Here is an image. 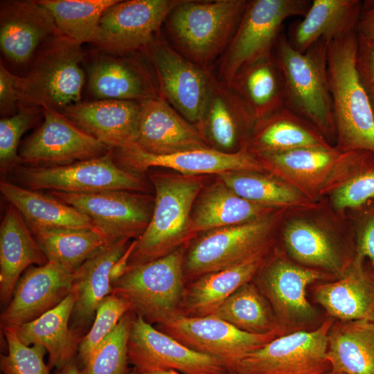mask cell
Wrapping results in <instances>:
<instances>
[{
    "instance_id": "6da1fadb",
    "label": "cell",
    "mask_w": 374,
    "mask_h": 374,
    "mask_svg": "<svg viewBox=\"0 0 374 374\" xmlns=\"http://www.w3.org/2000/svg\"><path fill=\"white\" fill-rule=\"evenodd\" d=\"M358 36L353 31L328 43L327 72L337 148L374 153V115L356 66Z\"/></svg>"
},
{
    "instance_id": "7a4b0ae2",
    "label": "cell",
    "mask_w": 374,
    "mask_h": 374,
    "mask_svg": "<svg viewBox=\"0 0 374 374\" xmlns=\"http://www.w3.org/2000/svg\"><path fill=\"white\" fill-rule=\"evenodd\" d=\"M150 179L155 189L152 215L145 230L133 242L128 267L165 256L186 244L194 235L191 216L202 179L157 173Z\"/></svg>"
},
{
    "instance_id": "3957f363",
    "label": "cell",
    "mask_w": 374,
    "mask_h": 374,
    "mask_svg": "<svg viewBox=\"0 0 374 374\" xmlns=\"http://www.w3.org/2000/svg\"><path fill=\"white\" fill-rule=\"evenodd\" d=\"M247 0H179L164 24L171 45L182 55L211 70L223 55Z\"/></svg>"
},
{
    "instance_id": "277c9868",
    "label": "cell",
    "mask_w": 374,
    "mask_h": 374,
    "mask_svg": "<svg viewBox=\"0 0 374 374\" xmlns=\"http://www.w3.org/2000/svg\"><path fill=\"white\" fill-rule=\"evenodd\" d=\"M328 43L321 39L301 53L282 33L274 57L283 78L285 107L311 123L330 143L335 140V129L327 72Z\"/></svg>"
},
{
    "instance_id": "5b68a950",
    "label": "cell",
    "mask_w": 374,
    "mask_h": 374,
    "mask_svg": "<svg viewBox=\"0 0 374 374\" xmlns=\"http://www.w3.org/2000/svg\"><path fill=\"white\" fill-rule=\"evenodd\" d=\"M83 60L79 43L62 33L48 39L26 75L19 77V107L46 106L61 112L80 103L84 84Z\"/></svg>"
},
{
    "instance_id": "8992f818",
    "label": "cell",
    "mask_w": 374,
    "mask_h": 374,
    "mask_svg": "<svg viewBox=\"0 0 374 374\" xmlns=\"http://www.w3.org/2000/svg\"><path fill=\"white\" fill-rule=\"evenodd\" d=\"M186 249L184 244L165 256L128 267L112 285V294L125 301L131 312L152 325L181 314Z\"/></svg>"
},
{
    "instance_id": "52a82bcc",
    "label": "cell",
    "mask_w": 374,
    "mask_h": 374,
    "mask_svg": "<svg viewBox=\"0 0 374 374\" xmlns=\"http://www.w3.org/2000/svg\"><path fill=\"white\" fill-rule=\"evenodd\" d=\"M308 0H251L221 57L218 80L231 86L236 75L247 66L274 55L284 22L303 17Z\"/></svg>"
},
{
    "instance_id": "ba28073f",
    "label": "cell",
    "mask_w": 374,
    "mask_h": 374,
    "mask_svg": "<svg viewBox=\"0 0 374 374\" xmlns=\"http://www.w3.org/2000/svg\"><path fill=\"white\" fill-rule=\"evenodd\" d=\"M19 186L33 190L90 193L104 190L142 191L146 188L139 174L121 167L113 149L100 157L64 166H18L11 172Z\"/></svg>"
},
{
    "instance_id": "9c48e42d",
    "label": "cell",
    "mask_w": 374,
    "mask_h": 374,
    "mask_svg": "<svg viewBox=\"0 0 374 374\" xmlns=\"http://www.w3.org/2000/svg\"><path fill=\"white\" fill-rule=\"evenodd\" d=\"M154 71L161 96L196 127L218 80L179 53L159 36L144 51Z\"/></svg>"
},
{
    "instance_id": "30bf717a",
    "label": "cell",
    "mask_w": 374,
    "mask_h": 374,
    "mask_svg": "<svg viewBox=\"0 0 374 374\" xmlns=\"http://www.w3.org/2000/svg\"><path fill=\"white\" fill-rule=\"evenodd\" d=\"M335 319L328 316L316 328L280 335L253 350L237 364L238 374H323L328 336Z\"/></svg>"
},
{
    "instance_id": "8fae6325",
    "label": "cell",
    "mask_w": 374,
    "mask_h": 374,
    "mask_svg": "<svg viewBox=\"0 0 374 374\" xmlns=\"http://www.w3.org/2000/svg\"><path fill=\"white\" fill-rule=\"evenodd\" d=\"M330 275L301 266L281 256L266 261L258 272L256 284L268 301L280 328L287 334L309 330L319 313L308 300V287Z\"/></svg>"
},
{
    "instance_id": "7c38bea8",
    "label": "cell",
    "mask_w": 374,
    "mask_h": 374,
    "mask_svg": "<svg viewBox=\"0 0 374 374\" xmlns=\"http://www.w3.org/2000/svg\"><path fill=\"white\" fill-rule=\"evenodd\" d=\"M276 217L204 232L187 247L184 258L186 283L207 273L238 264L269 248Z\"/></svg>"
},
{
    "instance_id": "4fadbf2b",
    "label": "cell",
    "mask_w": 374,
    "mask_h": 374,
    "mask_svg": "<svg viewBox=\"0 0 374 374\" xmlns=\"http://www.w3.org/2000/svg\"><path fill=\"white\" fill-rule=\"evenodd\" d=\"M179 0L118 1L103 14L92 44L103 53L127 55L144 52Z\"/></svg>"
},
{
    "instance_id": "5bb4252c",
    "label": "cell",
    "mask_w": 374,
    "mask_h": 374,
    "mask_svg": "<svg viewBox=\"0 0 374 374\" xmlns=\"http://www.w3.org/2000/svg\"><path fill=\"white\" fill-rule=\"evenodd\" d=\"M156 326L186 347L217 358L229 373H233L246 355L283 335L280 331L262 335L246 332L211 315L179 314Z\"/></svg>"
},
{
    "instance_id": "9a60e30c",
    "label": "cell",
    "mask_w": 374,
    "mask_h": 374,
    "mask_svg": "<svg viewBox=\"0 0 374 374\" xmlns=\"http://www.w3.org/2000/svg\"><path fill=\"white\" fill-rule=\"evenodd\" d=\"M135 191L104 190L90 193L48 191V194L87 215L108 244L138 239L151 219L154 204Z\"/></svg>"
},
{
    "instance_id": "2e32d148",
    "label": "cell",
    "mask_w": 374,
    "mask_h": 374,
    "mask_svg": "<svg viewBox=\"0 0 374 374\" xmlns=\"http://www.w3.org/2000/svg\"><path fill=\"white\" fill-rule=\"evenodd\" d=\"M41 108L44 121L21 145L20 165L64 166L100 157L111 150L57 110Z\"/></svg>"
},
{
    "instance_id": "e0dca14e",
    "label": "cell",
    "mask_w": 374,
    "mask_h": 374,
    "mask_svg": "<svg viewBox=\"0 0 374 374\" xmlns=\"http://www.w3.org/2000/svg\"><path fill=\"white\" fill-rule=\"evenodd\" d=\"M129 364L138 372L174 369L183 374H226L215 357L195 351L134 315L127 343Z\"/></svg>"
},
{
    "instance_id": "ac0fdd59",
    "label": "cell",
    "mask_w": 374,
    "mask_h": 374,
    "mask_svg": "<svg viewBox=\"0 0 374 374\" xmlns=\"http://www.w3.org/2000/svg\"><path fill=\"white\" fill-rule=\"evenodd\" d=\"M116 162L123 168L140 174L150 167L172 169L184 175L204 174L220 175L228 172H262L266 169L259 158L247 148L235 152H225L210 147L154 155L139 149L135 145L113 150Z\"/></svg>"
},
{
    "instance_id": "d6986e66",
    "label": "cell",
    "mask_w": 374,
    "mask_h": 374,
    "mask_svg": "<svg viewBox=\"0 0 374 374\" xmlns=\"http://www.w3.org/2000/svg\"><path fill=\"white\" fill-rule=\"evenodd\" d=\"M88 88L96 100L142 102L161 96L144 52L116 55L96 53L88 67Z\"/></svg>"
},
{
    "instance_id": "ffe728a7",
    "label": "cell",
    "mask_w": 374,
    "mask_h": 374,
    "mask_svg": "<svg viewBox=\"0 0 374 374\" xmlns=\"http://www.w3.org/2000/svg\"><path fill=\"white\" fill-rule=\"evenodd\" d=\"M74 272L48 261L29 267L19 278L1 314V328L31 321L56 307L71 292Z\"/></svg>"
},
{
    "instance_id": "44dd1931",
    "label": "cell",
    "mask_w": 374,
    "mask_h": 374,
    "mask_svg": "<svg viewBox=\"0 0 374 374\" xmlns=\"http://www.w3.org/2000/svg\"><path fill=\"white\" fill-rule=\"evenodd\" d=\"M59 33L53 15L37 1H1L0 48L11 62L30 63L40 46Z\"/></svg>"
},
{
    "instance_id": "7402d4cb",
    "label": "cell",
    "mask_w": 374,
    "mask_h": 374,
    "mask_svg": "<svg viewBox=\"0 0 374 374\" xmlns=\"http://www.w3.org/2000/svg\"><path fill=\"white\" fill-rule=\"evenodd\" d=\"M134 145L154 155L209 147L198 128L161 96L141 102Z\"/></svg>"
},
{
    "instance_id": "603a6c76",
    "label": "cell",
    "mask_w": 374,
    "mask_h": 374,
    "mask_svg": "<svg viewBox=\"0 0 374 374\" xmlns=\"http://www.w3.org/2000/svg\"><path fill=\"white\" fill-rule=\"evenodd\" d=\"M256 123L238 93L218 80L197 127L210 148L235 152L238 146L247 148Z\"/></svg>"
},
{
    "instance_id": "cb8c5ba5",
    "label": "cell",
    "mask_w": 374,
    "mask_h": 374,
    "mask_svg": "<svg viewBox=\"0 0 374 374\" xmlns=\"http://www.w3.org/2000/svg\"><path fill=\"white\" fill-rule=\"evenodd\" d=\"M141 102L95 100L80 102L60 113L84 132L116 150L135 143Z\"/></svg>"
},
{
    "instance_id": "d4e9b609",
    "label": "cell",
    "mask_w": 374,
    "mask_h": 374,
    "mask_svg": "<svg viewBox=\"0 0 374 374\" xmlns=\"http://www.w3.org/2000/svg\"><path fill=\"white\" fill-rule=\"evenodd\" d=\"M127 242L122 240L107 244L74 272L71 291L75 303L70 327L82 337L91 328L100 303L112 294L111 271L126 251Z\"/></svg>"
},
{
    "instance_id": "484cf974",
    "label": "cell",
    "mask_w": 374,
    "mask_h": 374,
    "mask_svg": "<svg viewBox=\"0 0 374 374\" xmlns=\"http://www.w3.org/2000/svg\"><path fill=\"white\" fill-rule=\"evenodd\" d=\"M355 256L336 281L315 286V301L329 317L343 321L374 320V276Z\"/></svg>"
},
{
    "instance_id": "4316f807",
    "label": "cell",
    "mask_w": 374,
    "mask_h": 374,
    "mask_svg": "<svg viewBox=\"0 0 374 374\" xmlns=\"http://www.w3.org/2000/svg\"><path fill=\"white\" fill-rule=\"evenodd\" d=\"M268 249L233 266L207 273L188 282L181 314L190 317L211 315L240 287L253 280L267 261Z\"/></svg>"
},
{
    "instance_id": "83f0119b",
    "label": "cell",
    "mask_w": 374,
    "mask_h": 374,
    "mask_svg": "<svg viewBox=\"0 0 374 374\" xmlns=\"http://www.w3.org/2000/svg\"><path fill=\"white\" fill-rule=\"evenodd\" d=\"M48 262L25 220L9 204L0 226V299L8 305L23 273Z\"/></svg>"
},
{
    "instance_id": "f1b7e54d",
    "label": "cell",
    "mask_w": 374,
    "mask_h": 374,
    "mask_svg": "<svg viewBox=\"0 0 374 374\" xmlns=\"http://www.w3.org/2000/svg\"><path fill=\"white\" fill-rule=\"evenodd\" d=\"M74 303L71 291L54 308L31 321L14 326L22 343L41 346L46 350L50 369L60 368L77 357L83 337L70 327Z\"/></svg>"
},
{
    "instance_id": "f546056e",
    "label": "cell",
    "mask_w": 374,
    "mask_h": 374,
    "mask_svg": "<svg viewBox=\"0 0 374 374\" xmlns=\"http://www.w3.org/2000/svg\"><path fill=\"white\" fill-rule=\"evenodd\" d=\"M363 3L359 0H313L302 20L287 35L290 44L303 53L317 42H330L355 30Z\"/></svg>"
},
{
    "instance_id": "4dcf8cb0",
    "label": "cell",
    "mask_w": 374,
    "mask_h": 374,
    "mask_svg": "<svg viewBox=\"0 0 374 374\" xmlns=\"http://www.w3.org/2000/svg\"><path fill=\"white\" fill-rule=\"evenodd\" d=\"M276 208L242 197L221 180L202 193L193 206V233L245 224L271 215Z\"/></svg>"
},
{
    "instance_id": "1f68e13d",
    "label": "cell",
    "mask_w": 374,
    "mask_h": 374,
    "mask_svg": "<svg viewBox=\"0 0 374 374\" xmlns=\"http://www.w3.org/2000/svg\"><path fill=\"white\" fill-rule=\"evenodd\" d=\"M330 145L311 123L284 106L256 121L247 148L260 154Z\"/></svg>"
},
{
    "instance_id": "d6a6232c",
    "label": "cell",
    "mask_w": 374,
    "mask_h": 374,
    "mask_svg": "<svg viewBox=\"0 0 374 374\" xmlns=\"http://www.w3.org/2000/svg\"><path fill=\"white\" fill-rule=\"evenodd\" d=\"M326 358L331 371L374 374V320H336L328 336Z\"/></svg>"
},
{
    "instance_id": "836d02e7",
    "label": "cell",
    "mask_w": 374,
    "mask_h": 374,
    "mask_svg": "<svg viewBox=\"0 0 374 374\" xmlns=\"http://www.w3.org/2000/svg\"><path fill=\"white\" fill-rule=\"evenodd\" d=\"M0 191L28 224L41 226L96 229L91 220L48 193L33 190L3 179Z\"/></svg>"
},
{
    "instance_id": "e575fe53",
    "label": "cell",
    "mask_w": 374,
    "mask_h": 374,
    "mask_svg": "<svg viewBox=\"0 0 374 374\" xmlns=\"http://www.w3.org/2000/svg\"><path fill=\"white\" fill-rule=\"evenodd\" d=\"M48 261L75 272L108 244L96 229L41 226L26 223Z\"/></svg>"
},
{
    "instance_id": "d590c367",
    "label": "cell",
    "mask_w": 374,
    "mask_h": 374,
    "mask_svg": "<svg viewBox=\"0 0 374 374\" xmlns=\"http://www.w3.org/2000/svg\"><path fill=\"white\" fill-rule=\"evenodd\" d=\"M231 87L256 121L285 106L283 82L274 54L243 68Z\"/></svg>"
},
{
    "instance_id": "8d00e7d4",
    "label": "cell",
    "mask_w": 374,
    "mask_h": 374,
    "mask_svg": "<svg viewBox=\"0 0 374 374\" xmlns=\"http://www.w3.org/2000/svg\"><path fill=\"white\" fill-rule=\"evenodd\" d=\"M283 238L289 255L305 267L321 268L339 278L350 262L342 259L328 234L308 221L290 222L284 229Z\"/></svg>"
},
{
    "instance_id": "74e56055",
    "label": "cell",
    "mask_w": 374,
    "mask_h": 374,
    "mask_svg": "<svg viewBox=\"0 0 374 374\" xmlns=\"http://www.w3.org/2000/svg\"><path fill=\"white\" fill-rule=\"evenodd\" d=\"M211 316L246 332L262 335L280 331L285 335L268 301L252 280L235 290Z\"/></svg>"
},
{
    "instance_id": "f35d334b",
    "label": "cell",
    "mask_w": 374,
    "mask_h": 374,
    "mask_svg": "<svg viewBox=\"0 0 374 374\" xmlns=\"http://www.w3.org/2000/svg\"><path fill=\"white\" fill-rule=\"evenodd\" d=\"M256 155L265 168L276 169L297 181L323 179L344 158V152L331 145Z\"/></svg>"
},
{
    "instance_id": "ab89813d",
    "label": "cell",
    "mask_w": 374,
    "mask_h": 374,
    "mask_svg": "<svg viewBox=\"0 0 374 374\" xmlns=\"http://www.w3.org/2000/svg\"><path fill=\"white\" fill-rule=\"evenodd\" d=\"M119 0H37L53 15L60 33L75 42H92L103 12Z\"/></svg>"
},
{
    "instance_id": "60d3db41",
    "label": "cell",
    "mask_w": 374,
    "mask_h": 374,
    "mask_svg": "<svg viewBox=\"0 0 374 374\" xmlns=\"http://www.w3.org/2000/svg\"><path fill=\"white\" fill-rule=\"evenodd\" d=\"M219 177L238 195L260 204L278 208L301 206L306 204L304 196L297 189L260 172H228Z\"/></svg>"
},
{
    "instance_id": "b9f144b4",
    "label": "cell",
    "mask_w": 374,
    "mask_h": 374,
    "mask_svg": "<svg viewBox=\"0 0 374 374\" xmlns=\"http://www.w3.org/2000/svg\"><path fill=\"white\" fill-rule=\"evenodd\" d=\"M134 315L130 311L121 318L87 362L80 366V374H130L127 343Z\"/></svg>"
},
{
    "instance_id": "7bdbcfd3",
    "label": "cell",
    "mask_w": 374,
    "mask_h": 374,
    "mask_svg": "<svg viewBox=\"0 0 374 374\" xmlns=\"http://www.w3.org/2000/svg\"><path fill=\"white\" fill-rule=\"evenodd\" d=\"M128 312L127 303L113 294L102 301L96 309L91 328L79 345L77 358L80 366L87 362L95 349Z\"/></svg>"
},
{
    "instance_id": "ee69618b",
    "label": "cell",
    "mask_w": 374,
    "mask_h": 374,
    "mask_svg": "<svg viewBox=\"0 0 374 374\" xmlns=\"http://www.w3.org/2000/svg\"><path fill=\"white\" fill-rule=\"evenodd\" d=\"M8 346L7 355H1L3 374H50L44 360L46 350L41 346H27L18 338L15 327L3 328Z\"/></svg>"
},
{
    "instance_id": "f6af8a7d",
    "label": "cell",
    "mask_w": 374,
    "mask_h": 374,
    "mask_svg": "<svg viewBox=\"0 0 374 374\" xmlns=\"http://www.w3.org/2000/svg\"><path fill=\"white\" fill-rule=\"evenodd\" d=\"M41 107L20 106L17 112L0 120V169L11 172L20 165L18 146L22 135L36 121Z\"/></svg>"
},
{
    "instance_id": "bcb514c9",
    "label": "cell",
    "mask_w": 374,
    "mask_h": 374,
    "mask_svg": "<svg viewBox=\"0 0 374 374\" xmlns=\"http://www.w3.org/2000/svg\"><path fill=\"white\" fill-rule=\"evenodd\" d=\"M374 199V153L371 152L353 176L334 193L333 202L340 209L355 208Z\"/></svg>"
},
{
    "instance_id": "7dc6e473",
    "label": "cell",
    "mask_w": 374,
    "mask_h": 374,
    "mask_svg": "<svg viewBox=\"0 0 374 374\" xmlns=\"http://www.w3.org/2000/svg\"><path fill=\"white\" fill-rule=\"evenodd\" d=\"M356 66L374 115V43L359 37Z\"/></svg>"
},
{
    "instance_id": "c3c4849f",
    "label": "cell",
    "mask_w": 374,
    "mask_h": 374,
    "mask_svg": "<svg viewBox=\"0 0 374 374\" xmlns=\"http://www.w3.org/2000/svg\"><path fill=\"white\" fill-rule=\"evenodd\" d=\"M19 76L12 73L0 62V112L1 115L10 114L19 107Z\"/></svg>"
},
{
    "instance_id": "681fc988",
    "label": "cell",
    "mask_w": 374,
    "mask_h": 374,
    "mask_svg": "<svg viewBox=\"0 0 374 374\" xmlns=\"http://www.w3.org/2000/svg\"><path fill=\"white\" fill-rule=\"evenodd\" d=\"M358 230L355 257L368 258L374 268V206L362 219Z\"/></svg>"
},
{
    "instance_id": "f907efd6",
    "label": "cell",
    "mask_w": 374,
    "mask_h": 374,
    "mask_svg": "<svg viewBox=\"0 0 374 374\" xmlns=\"http://www.w3.org/2000/svg\"><path fill=\"white\" fill-rule=\"evenodd\" d=\"M363 3V8L357 24V36L365 41L374 43V3Z\"/></svg>"
},
{
    "instance_id": "816d5d0a",
    "label": "cell",
    "mask_w": 374,
    "mask_h": 374,
    "mask_svg": "<svg viewBox=\"0 0 374 374\" xmlns=\"http://www.w3.org/2000/svg\"><path fill=\"white\" fill-rule=\"evenodd\" d=\"M80 367L77 357L60 368L55 369L54 374H80Z\"/></svg>"
},
{
    "instance_id": "f5cc1de1",
    "label": "cell",
    "mask_w": 374,
    "mask_h": 374,
    "mask_svg": "<svg viewBox=\"0 0 374 374\" xmlns=\"http://www.w3.org/2000/svg\"><path fill=\"white\" fill-rule=\"evenodd\" d=\"M136 373L137 374H180L179 371L174 369H163L142 373L136 371Z\"/></svg>"
},
{
    "instance_id": "db71d44e",
    "label": "cell",
    "mask_w": 374,
    "mask_h": 374,
    "mask_svg": "<svg viewBox=\"0 0 374 374\" xmlns=\"http://www.w3.org/2000/svg\"><path fill=\"white\" fill-rule=\"evenodd\" d=\"M323 374H346V373H341V372L333 371L330 370V371H329L328 372L324 373Z\"/></svg>"
},
{
    "instance_id": "11a10c76",
    "label": "cell",
    "mask_w": 374,
    "mask_h": 374,
    "mask_svg": "<svg viewBox=\"0 0 374 374\" xmlns=\"http://www.w3.org/2000/svg\"><path fill=\"white\" fill-rule=\"evenodd\" d=\"M130 374H137V373H136V371L134 368H132L130 370Z\"/></svg>"
},
{
    "instance_id": "9f6ffc18",
    "label": "cell",
    "mask_w": 374,
    "mask_h": 374,
    "mask_svg": "<svg viewBox=\"0 0 374 374\" xmlns=\"http://www.w3.org/2000/svg\"><path fill=\"white\" fill-rule=\"evenodd\" d=\"M226 374H238V373H227Z\"/></svg>"
}]
</instances>
